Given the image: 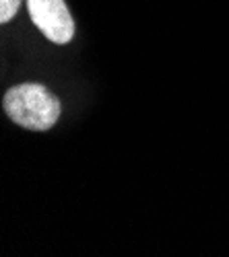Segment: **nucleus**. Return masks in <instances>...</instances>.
Here are the masks:
<instances>
[{
  "instance_id": "obj_2",
  "label": "nucleus",
  "mask_w": 229,
  "mask_h": 257,
  "mask_svg": "<svg viewBox=\"0 0 229 257\" xmlns=\"http://www.w3.org/2000/svg\"><path fill=\"white\" fill-rule=\"evenodd\" d=\"M29 17L35 27L54 44H68L74 35V21L64 0H27Z\"/></svg>"
},
{
  "instance_id": "obj_3",
  "label": "nucleus",
  "mask_w": 229,
  "mask_h": 257,
  "mask_svg": "<svg viewBox=\"0 0 229 257\" xmlns=\"http://www.w3.org/2000/svg\"><path fill=\"white\" fill-rule=\"evenodd\" d=\"M21 0H0V23H9L17 15Z\"/></svg>"
},
{
  "instance_id": "obj_1",
  "label": "nucleus",
  "mask_w": 229,
  "mask_h": 257,
  "mask_svg": "<svg viewBox=\"0 0 229 257\" xmlns=\"http://www.w3.org/2000/svg\"><path fill=\"white\" fill-rule=\"evenodd\" d=\"M7 115L21 127L33 132H46L60 117V101L46 87L35 82L17 84L3 99Z\"/></svg>"
}]
</instances>
